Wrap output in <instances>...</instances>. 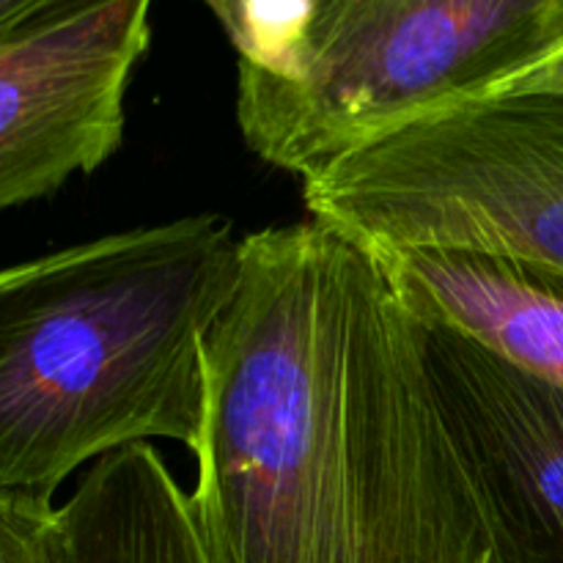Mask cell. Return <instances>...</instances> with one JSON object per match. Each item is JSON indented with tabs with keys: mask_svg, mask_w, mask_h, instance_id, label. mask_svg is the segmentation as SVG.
<instances>
[{
	"mask_svg": "<svg viewBox=\"0 0 563 563\" xmlns=\"http://www.w3.org/2000/svg\"><path fill=\"white\" fill-rule=\"evenodd\" d=\"M207 344L190 498L218 563H493L423 324L372 253L302 220L242 236Z\"/></svg>",
	"mask_w": 563,
	"mask_h": 563,
	"instance_id": "6da1fadb",
	"label": "cell"
},
{
	"mask_svg": "<svg viewBox=\"0 0 563 563\" xmlns=\"http://www.w3.org/2000/svg\"><path fill=\"white\" fill-rule=\"evenodd\" d=\"M242 240L187 214L0 273V493L55 489L148 440L196 454L207 344L242 284Z\"/></svg>",
	"mask_w": 563,
	"mask_h": 563,
	"instance_id": "7a4b0ae2",
	"label": "cell"
},
{
	"mask_svg": "<svg viewBox=\"0 0 563 563\" xmlns=\"http://www.w3.org/2000/svg\"><path fill=\"white\" fill-rule=\"evenodd\" d=\"M563 49V0H311L280 69L240 64L236 124L302 181Z\"/></svg>",
	"mask_w": 563,
	"mask_h": 563,
	"instance_id": "3957f363",
	"label": "cell"
},
{
	"mask_svg": "<svg viewBox=\"0 0 563 563\" xmlns=\"http://www.w3.org/2000/svg\"><path fill=\"white\" fill-rule=\"evenodd\" d=\"M313 220L366 251L451 247L563 275V93L418 119L302 181Z\"/></svg>",
	"mask_w": 563,
	"mask_h": 563,
	"instance_id": "277c9868",
	"label": "cell"
},
{
	"mask_svg": "<svg viewBox=\"0 0 563 563\" xmlns=\"http://www.w3.org/2000/svg\"><path fill=\"white\" fill-rule=\"evenodd\" d=\"M154 0H69L0 31V207L53 196L121 146Z\"/></svg>",
	"mask_w": 563,
	"mask_h": 563,
	"instance_id": "5b68a950",
	"label": "cell"
},
{
	"mask_svg": "<svg viewBox=\"0 0 563 563\" xmlns=\"http://www.w3.org/2000/svg\"><path fill=\"white\" fill-rule=\"evenodd\" d=\"M423 352L493 563H563V385L445 328H423Z\"/></svg>",
	"mask_w": 563,
	"mask_h": 563,
	"instance_id": "8992f818",
	"label": "cell"
},
{
	"mask_svg": "<svg viewBox=\"0 0 563 563\" xmlns=\"http://www.w3.org/2000/svg\"><path fill=\"white\" fill-rule=\"evenodd\" d=\"M423 328H445L563 385V275L509 256L451 247L368 251Z\"/></svg>",
	"mask_w": 563,
	"mask_h": 563,
	"instance_id": "52a82bcc",
	"label": "cell"
},
{
	"mask_svg": "<svg viewBox=\"0 0 563 563\" xmlns=\"http://www.w3.org/2000/svg\"><path fill=\"white\" fill-rule=\"evenodd\" d=\"M60 526L66 563H218L190 493L152 443L88 465Z\"/></svg>",
	"mask_w": 563,
	"mask_h": 563,
	"instance_id": "ba28073f",
	"label": "cell"
},
{
	"mask_svg": "<svg viewBox=\"0 0 563 563\" xmlns=\"http://www.w3.org/2000/svg\"><path fill=\"white\" fill-rule=\"evenodd\" d=\"M0 563H66L60 506L42 493H0Z\"/></svg>",
	"mask_w": 563,
	"mask_h": 563,
	"instance_id": "9c48e42d",
	"label": "cell"
},
{
	"mask_svg": "<svg viewBox=\"0 0 563 563\" xmlns=\"http://www.w3.org/2000/svg\"><path fill=\"white\" fill-rule=\"evenodd\" d=\"M500 93H563V49L544 64H539L537 69L511 80L493 97H500Z\"/></svg>",
	"mask_w": 563,
	"mask_h": 563,
	"instance_id": "30bf717a",
	"label": "cell"
},
{
	"mask_svg": "<svg viewBox=\"0 0 563 563\" xmlns=\"http://www.w3.org/2000/svg\"><path fill=\"white\" fill-rule=\"evenodd\" d=\"M60 3H69V0H0V31H11Z\"/></svg>",
	"mask_w": 563,
	"mask_h": 563,
	"instance_id": "8fae6325",
	"label": "cell"
},
{
	"mask_svg": "<svg viewBox=\"0 0 563 563\" xmlns=\"http://www.w3.org/2000/svg\"><path fill=\"white\" fill-rule=\"evenodd\" d=\"M203 3H207L209 9L214 11V16H223L225 11H229V5L234 3V0H203Z\"/></svg>",
	"mask_w": 563,
	"mask_h": 563,
	"instance_id": "7c38bea8",
	"label": "cell"
}]
</instances>
